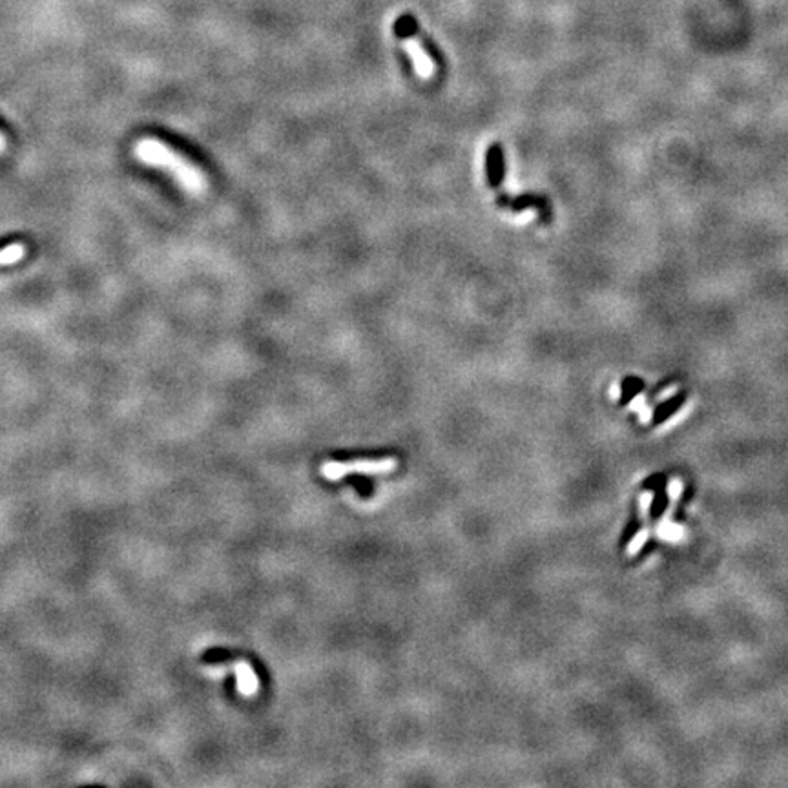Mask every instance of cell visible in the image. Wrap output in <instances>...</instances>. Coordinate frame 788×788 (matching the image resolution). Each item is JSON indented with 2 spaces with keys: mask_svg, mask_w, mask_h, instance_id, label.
Listing matches in <instances>:
<instances>
[{
  "mask_svg": "<svg viewBox=\"0 0 788 788\" xmlns=\"http://www.w3.org/2000/svg\"><path fill=\"white\" fill-rule=\"evenodd\" d=\"M486 178L493 190L500 188L505 178V157L500 143H493L486 154Z\"/></svg>",
  "mask_w": 788,
  "mask_h": 788,
  "instance_id": "obj_6",
  "label": "cell"
},
{
  "mask_svg": "<svg viewBox=\"0 0 788 788\" xmlns=\"http://www.w3.org/2000/svg\"><path fill=\"white\" fill-rule=\"evenodd\" d=\"M643 389H644V381L640 380V378L628 376V378H624L622 385H620V402H622V404L631 402V400H633Z\"/></svg>",
  "mask_w": 788,
  "mask_h": 788,
  "instance_id": "obj_7",
  "label": "cell"
},
{
  "mask_svg": "<svg viewBox=\"0 0 788 788\" xmlns=\"http://www.w3.org/2000/svg\"><path fill=\"white\" fill-rule=\"evenodd\" d=\"M398 467V458L384 457L369 460V458H358L351 462H325L320 467L323 478L331 482H338L349 475H387L393 473Z\"/></svg>",
  "mask_w": 788,
  "mask_h": 788,
  "instance_id": "obj_2",
  "label": "cell"
},
{
  "mask_svg": "<svg viewBox=\"0 0 788 788\" xmlns=\"http://www.w3.org/2000/svg\"><path fill=\"white\" fill-rule=\"evenodd\" d=\"M26 254V249L22 243H11L0 250V265H11L22 260Z\"/></svg>",
  "mask_w": 788,
  "mask_h": 788,
  "instance_id": "obj_8",
  "label": "cell"
},
{
  "mask_svg": "<svg viewBox=\"0 0 788 788\" xmlns=\"http://www.w3.org/2000/svg\"><path fill=\"white\" fill-rule=\"evenodd\" d=\"M135 155L143 161L145 164L155 166V168H163L168 173H172V178L178 181L187 192L192 194H201L207 190L208 181L203 175V172L197 168L196 164L190 163L187 157L170 148L164 141H159L155 137H145L135 145Z\"/></svg>",
  "mask_w": 788,
  "mask_h": 788,
  "instance_id": "obj_1",
  "label": "cell"
},
{
  "mask_svg": "<svg viewBox=\"0 0 788 788\" xmlns=\"http://www.w3.org/2000/svg\"><path fill=\"white\" fill-rule=\"evenodd\" d=\"M203 670H205L208 675H223V673L226 672L234 673L237 677V690H239L241 695L252 697L258 693V690H260V681H258V675H255L252 664H250L249 661H243V659L228 664L205 666Z\"/></svg>",
  "mask_w": 788,
  "mask_h": 788,
  "instance_id": "obj_4",
  "label": "cell"
},
{
  "mask_svg": "<svg viewBox=\"0 0 788 788\" xmlns=\"http://www.w3.org/2000/svg\"><path fill=\"white\" fill-rule=\"evenodd\" d=\"M4 148H6V139H4V135L0 134V152H2Z\"/></svg>",
  "mask_w": 788,
  "mask_h": 788,
  "instance_id": "obj_10",
  "label": "cell"
},
{
  "mask_svg": "<svg viewBox=\"0 0 788 788\" xmlns=\"http://www.w3.org/2000/svg\"><path fill=\"white\" fill-rule=\"evenodd\" d=\"M496 203H498V207L502 208H507V210L511 212H524V210H531V208H535V210L539 212V217H540V223L542 225H549L553 219V208H551V203H549V199L546 196H542V194H522V196H517V197H510L505 196V194H500L498 199H496Z\"/></svg>",
  "mask_w": 788,
  "mask_h": 788,
  "instance_id": "obj_3",
  "label": "cell"
},
{
  "mask_svg": "<svg viewBox=\"0 0 788 788\" xmlns=\"http://www.w3.org/2000/svg\"><path fill=\"white\" fill-rule=\"evenodd\" d=\"M402 46H404L405 53H407L409 57H411V61H413L416 75H418L420 79H423V81H429V79L433 77L434 63L433 58H431V55L423 49L422 44L414 39V37H405V39L402 40Z\"/></svg>",
  "mask_w": 788,
  "mask_h": 788,
  "instance_id": "obj_5",
  "label": "cell"
},
{
  "mask_svg": "<svg viewBox=\"0 0 788 788\" xmlns=\"http://www.w3.org/2000/svg\"><path fill=\"white\" fill-rule=\"evenodd\" d=\"M644 539H646V533L639 535V537H637V539H635L633 546H631V551H637V549H639V546H640V544H643V542H644Z\"/></svg>",
  "mask_w": 788,
  "mask_h": 788,
  "instance_id": "obj_9",
  "label": "cell"
}]
</instances>
